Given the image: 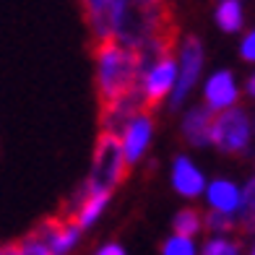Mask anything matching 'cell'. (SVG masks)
<instances>
[{
	"instance_id": "7a4b0ae2",
	"label": "cell",
	"mask_w": 255,
	"mask_h": 255,
	"mask_svg": "<svg viewBox=\"0 0 255 255\" xmlns=\"http://www.w3.org/2000/svg\"><path fill=\"white\" fill-rule=\"evenodd\" d=\"M128 175V164L120 148L118 135L99 133V141L94 148V159L89 167V177L84 182L86 195H112L118 190V185Z\"/></svg>"
},
{
	"instance_id": "5bb4252c",
	"label": "cell",
	"mask_w": 255,
	"mask_h": 255,
	"mask_svg": "<svg viewBox=\"0 0 255 255\" xmlns=\"http://www.w3.org/2000/svg\"><path fill=\"white\" fill-rule=\"evenodd\" d=\"M237 227L242 232L253 235L255 232V177H250L242 185V198H240V211H237Z\"/></svg>"
},
{
	"instance_id": "5b68a950",
	"label": "cell",
	"mask_w": 255,
	"mask_h": 255,
	"mask_svg": "<svg viewBox=\"0 0 255 255\" xmlns=\"http://www.w3.org/2000/svg\"><path fill=\"white\" fill-rule=\"evenodd\" d=\"M201 71H203V44L198 37H185L177 55V81L169 97L172 107H182L188 102L195 84L201 81Z\"/></svg>"
},
{
	"instance_id": "30bf717a",
	"label": "cell",
	"mask_w": 255,
	"mask_h": 255,
	"mask_svg": "<svg viewBox=\"0 0 255 255\" xmlns=\"http://www.w3.org/2000/svg\"><path fill=\"white\" fill-rule=\"evenodd\" d=\"M141 110H146V107H143V99H141V94H138V89L130 91V94H125V97H120V99L110 102V104H102V115H99L102 133L120 135L123 128L130 123Z\"/></svg>"
},
{
	"instance_id": "7402d4cb",
	"label": "cell",
	"mask_w": 255,
	"mask_h": 255,
	"mask_svg": "<svg viewBox=\"0 0 255 255\" xmlns=\"http://www.w3.org/2000/svg\"><path fill=\"white\" fill-rule=\"evenodd\" d=\"M250 255H255V242H253V248H250Z\"/></svg>"
},
{
	"instance_id": "4fadbf2b",
	"label": "cell",
	"mask_w": 255,
	"mask_h": 255,
	"mask_svg": "<svg viewBox=\"0 0 255 255\" xmlns=\"http://www.w3.org/2000/svg\"><path fill=\"white\" fill-rule=\"evenodd\" d=\"M216 24L222 31L227 34H235L242 29V24H245V10H242V0H222V3L216 5Z\"/></svg>"
},
{
	"instance_id": "ffe728a7",
	"label": "cell",
	"mask_w": 255,
	"mask_h": 255,
	"mask_svg": "<svg viewBox=\"0 0 255 255\" xmlns=\"http://www.w3.org/2000/svg\"><path fill=\"white\" fill-rule=\"evenodd\" d=\"M94 255H128L125 248L120 245V242H107V245H102Z\"/></svg>"
},
{
	"instance_id": "e0dca14e",
	"label": "cell",
	"mask_w": 255,
	"mask_h": 255,
	"mask_svg": "<svg viewBox=\"0 0 255 255\" xmlns=\"http://www.w3.org/2000/svg\"><path fill=\"white\" fill-rule=\"evenodd\" d=\"M203 229L208 232V235H214V237H227L229 232L237 229V216L208 211V214H203Z\"/></svg>"
},
{
	"instance_id": "44dd1931",
	"label": "cell",
	"mask_w": 255,
	"mask_h": 255,
	"mask_svg": "<svg viewBox=\"0 0 255 255\" xmlns=\"http://www.w3.org/2000/svg\"><path fill=\"white\" fill-rule=\"evenodd\" d=\"M248 94H250V97L255 99V73H253V76L248 78Z\"/></svg>"
},
{
	"instance_id": "8fae6325",
	"label": "cell",
	"mask_w": 255,
	"mask_h": 255,
	"mask_svg": "<svg viewBox=\"0 0 255 255\" xmlns=\"http://www.w3.org/2000/svg\"><path fill=\"white\" fill-rule=\"evenodd\" d=\"M240 198H242V185L232 182L227 177L211 180V182L206 185V190H203V201L208 206V211L227 214V216H237Z\"/></svg>"
},
{
	"instance_id": "7c38bea8",
	"label": "cell",
	"mask_w": 255,
	"mask_h": 255,
	"mask_svg": "<svg viewBox=\"0 0 255 255\" xmlns=\"http://www.w3.org/2000/svg\"><path fill=\"white\" fill-rule=\"evenodd\" d=\"M211 123H214V115L208 112L203 104L201 107H193L185 112L182 118V138L185 143L193 146V148H206L211 146Z\"/></svg>"
},
{
	"instance_id": "6da1fadb",
	"label": "cell",
	"mask_w": 255,
	"mask_h": 255,
	"mask_svg": "<svg viewBox=\"0 0 255 255\" xmlns=\"http://www.w3.org/2000/svg\"><path fill=\"white\" fill-rule=\"evenodd\" d=\"M94 60H97V94L102 104H110L138 89L141 63L138 52L125 47L115 39L94 42Z\"/></svg>"
},
{
	"instance_id": "d6986e66",
	"label": "cell",
	"mask_w": 255,
	"mask_h": 255,
	"mask_svg": "<svg viewBox=\"0 0 255 255\" xmlns=\"http://www.w3.org/2000/svg\"><path fill=\"white\" fill-rule=\"evenodd\" d=\"M240 57L245 63L255 65V29H250L245 37H242V42H240Z\"/></svg>"
},
{
	"instance_id": "9a60e30c",
	"label": "cell",
	"mask_w": 255,
	"mask_h": 255,
	"mask_svg": "<svg viewBox=\"0 0 255 255\" xmlns=\"http://www.w3.org/2000/svg\"><path fill=\"white\" fill-rule=\"evenodd\" d=\"M172 229H175V235L198 240V235L203 232V214L195 208H180L175 222H172Z\"/></svg>"
},
{
	"instance_id": "603a6c76",
	"label": "cell",
	"mask_w": 255,
	"mask_h": 255,
	"mask_svg": "<svg viewBox=\"0 0 255 255\" xmlns=\"http://www.w3.org/2000/svg\"><path fill=\"white\" fill-rule=\"evenodd\" d=\"M253 135H255V120H253Z\"/></svg>"
},
{
	"instance_id": "9c48e42d",
	"label": "cell",
	"mask_w": 255,
	"mask_h": 255,
	"mask_svg": "<svg viewBox=\"0 0 255 255\" xmlns=\"http://www.w3.org/2000/svg\"><path fill=\"white\" fill-rule=\"evenodd\" d=\"M169 185L172 190H175L177 195H182V198H203V190H206V175L203 169L195 164V161L190 156H175V161H172V169H169Z\"/></svg>"
},
{
	"instance_id": "277c9868",
	"label": "cell",
	"mask_w": 255,
	"mask_h": 255,
	"mask_svg": "<svg viewBox=\"0 0 255 255\" xmlns=\"http://www.w3.org/2000/svg\"><path fill=\"white\" fill-rule=\"evenodd\" d=\"M175 81H177V57L172 52L161 55L159 60L146 65L141 76H138V94L143 99V107L151 112L156 104L169 99L172 89H175Z\"/></svg>"
},
{
	"instance_id": "ac0fdd59",
	"label": "cell",
	"mask_w": 255,
	"mask_h": 255,
	"mask_svg": "<svg viewBox=\"0 0 255 255\" xmlns=\"http://www.w3.org/2000/svg\"><path fill=\"white\" fill-rule=\"evenodd\" d=\"M201 255H242L240 245L229 237H208L201 245Z\"/></svg>"
},
{
	"instance_id": "8992f818",
	"label": "cell",
	"mask_w": 255,
	"mask_h": 255,
	"mask_svg": "<svg viewBox=\"0 0 255 255\" xmlns=\"http://www.w3.org/2000/svg\"><path fill=\"white\" fill-rule=\"evenodd\" d=\"M118 138H120V148H123L128 169L135 167L138 161H143L148 146H151V141H154V118H151V112L141 110L123 128V133Z\"/></svg>"
},
{
	"instance_id": "ba28073f",
	"label": "cell",
	"mask_w": 255,
	"mask_h": 255,
	"mask_svg": "<svg viewBox=\"0 0 255 255\" xmlns=\"http://www.w3.org/2000/svg\"><path fill=\"white\" fill-rule=\"evenodd\" d=\"M237 102H240V86H237V78L232 71H214L206 78L203 107L211 115H219V112H227L232 107H237Z\"/></svg>"
},
{
	"instance_id": "2e32d148",
	"label": "cell",
	"mask_w": 255,
	"mask_h": 255,
	"mask_svg": "<svg viewBox=\"0 0 255 255\" xmlns=\"http://www.w3.org/2000/svg\"><path fill=\"white\" fill-rule=\"evenodd\" d=\"M161 255H201L198 240L193 237H182V235H172L161 242Z\"/></svg>"
},
{
	"instance_id": "3957f363",
	"label": "cell",
	"mask_w": 255,
	"mask_h": 255,
	"mask_svg": "<svg viewBox=\"0 0 255 255\" xmlns=\"http://www.w3.org/2000/svg\"><path fill=\"white\" fill-rule=\"evenodd\" d=\"M253 143V120L242 107L214 115L211 123V146L224 154H245Z\"/></svg>"
},
{
	"instance_id": "52a82bcc",
	"label": "cell",
	"mask_w": 255,
	"mask_h": 255,
	"mask_svg": "<svg viewBox=\"0 0 255 255\" xmlns=\"http://www.w3.org/2000/svg\"><path fill=\"white\" fill-rule=\"evenodd\" d=\"M31 235L37 237V240H42L52 255H71L78 248L81 235H84V232H81L71 222V219L52 216V219H47V222H42L37 229L31 232Z\"/></svg>"
}]
</instances>
